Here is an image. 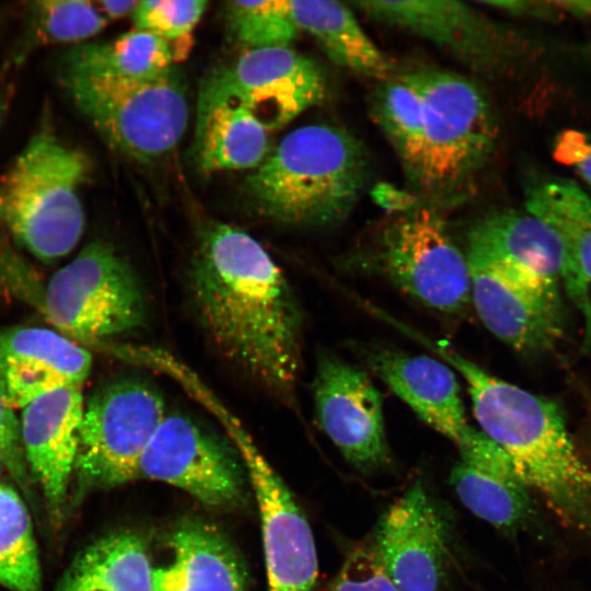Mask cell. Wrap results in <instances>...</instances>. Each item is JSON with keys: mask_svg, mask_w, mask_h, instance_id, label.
<instances>
[{"mask_svg": "<svg viewBox=\"0 0 591 591\" xmlns=\"http://www.w3.org/2000/svg\"><path fill=\"white\" fill-rule=\"evenodd\" d=\"M187 281L199 322L221 356L271 394L289 398L300 370L302 313L262 244L237 227L209 222Z\"/></svg>", "mask_w": 591, "mask_h": 591, "instance_id": "obj_1", "label": "cell"}, {"mask_svg": "<svg viewBox=\"0 0 591 591\" xmlns=\"http://www.w3.org/2000/svg\"><path fill=\"white\" fill-rule=\"evenodd\" d=\"M401 332L462 376L480 431L507 454L530 490H535L565 524L591 540V470L558 406L488 373L444 340L405 324Z\"/></svg>", "mask_w": 591, "mask_h": 591, "instance_id": "obj_2", "label": "cell"}, {"mask_svg": "<svg viewBox=\"0 0 591 591\" xmlns=\"http://www.w3.org/2000/svg\"><path fill=\"white\" fill-rule=\"evenodd\" d=\"M371 174L368 151L347 129L328 124L287 134L246 178L255 209L281 224L325 228L346 219Z\"/></svg>", "mask_w": 591, "mask_h": 591, "instance_id": "obj_3", "label": "cell"}, {"mask_svg": "<svg viewBox=\"0 0 591 591\" xmlns=\"http://www.w3.org/2000/svg\"><path fill=\"white\" fill-rule=\"evenodd\" d=\"M421 101L420 152L407 183L421 206L440 210L476 190L497 141V123L482 88L465 76L420 67L397 72Z\"/></svg>", "mask_w": 591, "mask_h": 591, "instance_id": "obj_4", "label": "cell"}, {"mask_svg": "<svg viewBox=\"0 0 591 591\" xmlns=\"http://www.w3.org/2000/svg\"><path fill=\"white\" fill-rule=\"evenodd\" d=\"M88 157L43 128L0 175V227L38 259L66 256L84 229Z\"/></svg>", "mask_w": 591, "mask_h": 591, "instance_id": "obj_5", "label": "cell"}, {"mask_svg": "<svg viewBox=\"0 0 591 591\" xmlns=\"http://www.w3.org/2000/svg\"><path fill=\"white\" fill-rule=\"evenodd\" d=\"M61 81L105 142L137 162L170 153L187 128V86L175 66L140 81L92 77H61Z\"/></svg>", "mask_w": 591, "mask_h": 591, "instance_id": "obj_6", "label": "cell"}, {"mask_svg": "<svg viewBox=\"0 0 591 591\" xmlns=\"http://www.w3.org/2000/svg\"><path fill=\"white\" fill-rule=\"evenodd\" d=\"M38 306L57 332L80 345L131 333L147 318L136 271L102 241L86 245L50 277Z\"/></svg>", "mask_w": 591, "mask_h": 591, "instance_id": "obj_7", "label": "cell"}, {"mask_svg": "<svg viewBox=\"0 0 591 591\" xmlns=\"http://www.w3.org/2000/svg\"><path fill=\"white\" fill-rule=\"evenodd\" d=\"M373 269L424 305L447 314L471 302L465 253L452 240L439 211L419 206L396 215L370 252Z\"/></svg>", "mask_w": 591, "mask_h": 591, "instance_id": "obj_8", "label": "cell"}, {"mask_svg": "<svg viewBox=\"0 0 591 591\" xmlns=\"http://www.w3.org/2000/svg\"><path fill=\"white\" fill-rule=\"evenodd\" d=\"M159 391L125 378L100 387L84 404L74 472L86 486H115L137 477L148 444L165 417Z\"/></svg>", "mask_w": 591, "mask_h": 591, "instance_id": "obj_9", "label": "cell"}, {"mask_svg": "<svg viewBox=\"0 0 591 591\" xmlns=\"http://www.w3.org/2000/svg\"><path fill=\"white\" fill-rule=\"evenodd\" d=\"M255 493L268 591H312L318 565L312 530L279 475L230 414H220Z\"/></svg>", "mask_w": 591, "mask_h": 591, "instance_id": "obj_10", "label": "cell"}, {"mask_svg": "<svg viewBox=\"0 0 591 591\" xmlns=\"http://www.w3.org/2000/svg\"><path fill=\"white\" fill-rule=\"evenodd\" d=\"M236 450L190 417L166 414L139 463V477L176 486L202 503L228 508L244 499Z\"/></svg>", "mask_w": 591, "mask_h": 591, "instance_id": "obj_11", "label": "cell"}, {"mask_svg": "<svg viewBox=\"0 0 591 591\" xmlns=\"http://www.w3.org/2000/svg\"><path fill=\"white\" fill-rule=\"evenodd\" d=\"M466 259L471 301L485 327L519 352L551 350L564 333L560 287L499 263Z\"/></svg>", "mask_w": 591, "mask_h": 591, "instance_id": "obj_12", "label": "cell"}, {"mask_svg": "<svg viewBox=\"0 0 591 591\" xmlns=\"http://www.w3.org/2000/svg\"><path fill=\"white\" fill-rule=\"evenodd\" d=\"M370 20L425 39L482 76L501 73L510 35L480 9L454 0H366L347 3Z\"/></svg>", "mask_w": 591, "mask_h": 591, "instance_id": "obj_13", "label": "cell"}, {"mask_svg": "<svg viewBox=\"0 0 591 591\" xmlns=\"http://www.w3.org/2000/svg\"><path fill=\"white\" fill-rule=\"evenodd\" d=\"M207 82L245 106L267 131L322 103L328 92L323 69L289 46L248 49Z\"/></svg>", "mask_w": 591, "mask_h": 591, "instance_id": "obj_14", "label": "cell"}, {"mask_svg": "<svg viewBox=\"0 0 591 591\" xmlns=\"http://www.w3.org/2000/svg\"><path fill=\"white\" fill-rule=\"evenodd\" d=\"M312 389L322 430L352 466L369 473L390 462L382 397L363 370L324 352Z\"/></svg>", "mask_w": 591, "mask_h": 591, "instance_id": "obj_15", "label": "cell"}, {"mask_svg": "<svg viewBox=\"0 0 591 591\" xmlns=\"http://www.w3.org/2000/svg\"><path fill=\"white\" fill-rule=\"evenodd\" d=\"M372 542L398 591L439 590L448 556V528L421 482L386 509Z\"/></svg>", "mask_w": 591, "mask_h": 591, "instance_id": "obj_16", "label": "cell"}, {"mask_svg": "<svg viewBox=\"0 0 591 591\" xmlns=\"http://www.w3.org/2000/svg\"><path fill=\"white\" fill-rule=\"evenodd\" d=\"M84 404L82 386H67L22 408L20 426L26 463L55 518L60 515L74 472Z\"/></svg>", "mask_w": 591, "mask_h": 591, "instance_id": "obj_17", "label": "cell"}, {"mask_svg": "<svg viewBox=\"0 0 591 591\" xmlns=\"http://www.w3.org/2000/svg\"><path fill=\"white\" fill-rule=\"evenodd\" d=\"M92 356L57 331L14 326L0 331V379L14 408L67 386H82Z\"/></svg>", "mask_w": 591, "mask_h": 591, "instance_id": "obj_18", "label": "cell"}, {"mask_svg": "<svg viewBox=\"0 0 591 591\" xmlns=\"http://www.w3.org/2000/svg\"><path fill=\"white\" fill-rule=\"evenodd\" d=\"M525 211L556 233L563 248L560 286L583 322L591 350V197L573 181L535 177L525 186Z\"/></svg>", "mask_w": 591, "mask_h": 591, "instance_id": "obj_19", "label": "cell"}, {"mask_svg": "<svg viewBox=\"0 0 591 591\" xmlns=\"http://www.w3.org/2000/svg\"><path fill=\"white\" fill-rule=\"evenodd\" d=\"M456 447L460 459L451 471L450 484L470 511L506 531H515L533 520L530 489L493 440L471 428Z\"/></svg>", "mask_w": 591, "mask_h": 591, "instance_id": "obj_20", "label": "cell"}, {"mask_svg": "<svg viewBox=\"0 0 591 591\" xmlns=\"http://www.w3.org/2000/svg\"><path fill=\"white\" fill-rule=\"evenodd\" d=\"M367 362L422 421L456 445L472 428L456 374L442 360L391 349H370Z\"/></svg>", "mask_w": 591, "mask_h": 591, "instance_id": "obj_21", "label": "cell"}, {"mask_svg": "<svg viewBox=\"0 0 591 591\" xmlns=\"http://www.w3.org/2000/svg\"><path fill=\"white\" fill-rule=\"evenodd\" d=\"M170 558L153 567V591H246L245 570L234 547L213 525L182 521L169 538Z\"/></svg>", "mask_w": 591, "mask_h": 591, "instance_id": "obj_22", "label": "cell"}, {"mask_svg": "<svg viewBox=\"0 0 591 591\" xmlns=\"http://www.w3.org/2000/svg\"><path fill=\"white\" fill-rule=\"evenodd\" d=\"M465 256L499 263L561 287L559 239L528 211L499 210L478 220L468 231Z\"/></svg>", "mask_w": 591, "mask_h": 591, "instance_id": "obj_23", "label": "cell"}, {"mask_svg": "<svg viewBox=\"0 0 591 591\" xmlns=\"http://www.w3.org/2000/svg\"><path fill=\"white\" fill-rule=\"evenodd\" d=\"M269 153L267 130L236 100L207 81L200 89L195 158L206 173L256 169Z\"/></svg>", "mask_w": 591, "mask_h": 591, "instance_id": "obj_24", "label": "cell"}, {"mask_svg": "<svg viewBox=\"0 0 591 591\" xmlns=\"http://www.w3.org/2000/svg\"><path fill=\"white\" fill-rule=\"evenodd\" d=\"M289 3L298 28L312 35L335 65L376 82L395 72L348 4L333 0H289Z\"/></svg>", "mask_w": 591, "mask_h": 591, "instance_id": "obj_25", "label": "cell"}, {"mask_svg": "<svg viewBox=\"0 0 591 591\" xmlns=\"http://www.w3.org/2000/svg\"><path fill=\"white\" fill-rule=\"evenodd\" d=\"M152 571L142 537L115 532L79 553L58 591H153Z\"/></svg>", "mask_w": 591, "mask_h": 591, "instance_id": "obj_26", "label": "cell"}, {"mask_svg": "<svg viewBox=\"0 0 591 591\" xmlns=\"http://www.w3.org/2000/svg\"><path fill=\"white\" fill-rule=\"evenodd\" d=\"M173 60L170 43L136 28L108 42L70 48L61 62V77L140 81L165 72Z\"/></svg>", "mask_w": 591, "mask_h": 591, "instance_id": "obj_27", "label": "cell"}, {"mask_svg": "<svg viewBox=\"0 0 591 591\" xmlns=\"http://www.w3.org/2000/svg\"><path fill=\"white\" fill-rule=\"evenodd\" d=\"M370 114L394 149L406 182L415 173L421 139L422 107L417 92L398 73L376 83Z\"/></svg>", "mask_w": 591, "mask_h": 591, "instance_id": "obj_28", "label": "cell"}, {"mask_svg": "<svg viewBox=\"0 0 591 591\" xmlns=\"http://www.w3.org/2000/svg\"><path fill=\"white\" fill-rule=\"evenodd\" d=\"M0 583L11 591H42L28 511L19 494L3 484H0Z\"/></svg>", "mask_w": 591, "mask_h": 591, "instance_id": "obj_29", "label": "cell"}, {"mask_svg": "<svg viewBox=\"0 0 591 591\" xmlns=\"http://www.w3.org/2000/svg\"><path fill=\"white\" fill-rule=\"evenodd\" d=\"M227 18L232 34L248 49L287 47L300 31L289 0L231 1Z\"/></svg>", "mask_w": 591, "mask_h": 591, "instance_id": "obj_30", "label": "cell"}, {"mask_svg": "<svg viewBox=\"0 0 591 591\" xmlns=\"http://www.w3.org/2000/svg\"><path fill=\"white\" fill-rule=\"evenodd\" d=\"M30 5L33 37L44 44H81L101 32L107 22L90 1L43 0Z\"/></svg>", "mask_w": 591, "mask_h": 591, "instance_id": "obj_31", "label": "cell"}, {"mask_svg": "<svg viewBox=\"0 0 591 591\" xmlns=\"http://www.w3.org/2000/svg\"><path fill=\"white\" fill-rule=\"evenodd\" d=\"M205 0H143L132 12L137 30L151 33L167 43H188L193 30L204 14Z\"/></svg>", "mask_w": 591, "mask_h": 591, "instance_id": "obj_32", "label": "cell"}, {"mask_svg": "<svg viewBox=\"0 0 591 591\" xmlns=\"http://www.w3.org/2000/svg\"><path fill=\"white\" fill-rule=\"evenodd\" d=\"M328 591H398L384 571L372 537L348 553Z\"/></svg>", "mask_w": 591, "mask_h": 591, "instance_id": "obj_33", "label": "cell"}, {"mask_svg": "<svg viewBox=\"0 0 591 591\" xmlns=\"http://www.w3.org/2000/svg\"><path fill=\"white\" fill-rule=\"evenodd\" d=\"M0 460L22 488H27V463L24 454L20 419L14 413L0 379Z\"/></svg>", "mask_w": 591, "mask_h": 591, "instance_id": "obj_34", "label": "cell"}, {"mask_svg": "<svg viewBox=\"0 0 591 591\" xmlns=\"http://www.w3.org/2000/svg\"><path fill=\"white\" fill-rule=\"evenodd\" d=\"M554 157L573 169L591 186V134L577 129L561 131L554 143Z\"/></svg>", "mask_w": 591, "mask_h": 591, "instance_id": "obj_35", "label": "cell"}, {"mask_svg": "<svg viewBox=\"0 0 591 591\" xmlns=\"http://www.w3.org/2000/svg\"><path fill=\"white\" fill-rule=\"evenodd\" d=\"M372 199L384 210L402 215L421 206L418 198L409 190H404L389 183H379L371 189Z\"/></svg>", "mask_w": 591, "mask_h": 591, "instance_id": "obj_36", "label": "cell"}, {"mask_svg": "<svg viewBox=\"0 0 591 591\" xmlns=\"http://www.w3.org/2000/svg\"><path fill=\"white\" fill-rule=\"evenodd\" d=\"M479 5L494 8L509 14L538 19H553L560 14L555 1H477Z\"/></svg>", "mask_w": 591, "mask_h": 591, "instance_id": "obj_37", "label": "cell"}, {"mask_svg": "<svg viewBox=\"0 0 591 591\" xmlns=\"http://www.w3.org/2000/svg\"><path fill=\"white\" fill-rule=\"evenodd\" d=\"M138 4V1L123 0V1H101L99 10L107 19L123 18L129 13H132Z\"/></svg>", "mask_w": 591, "mask_h": 591, "instance_id": "obj_38", "label": "cell"}, {"mask_svg": "<svg viewBox=\"0 0 591 591\" xmlns=\"http://www.w3.org/2000/svg\"><path fill=\"white\" fill-rule=\"evenodd\" d=\"M560 13L575 18L591 19V0H561L555 1Z\"/></svg>", "mask_w": 591, "mask_h": 591, "instance_id": "obj_39", "label": "cell"}, {"mask_svg": "<svg viewBox=\"0 0 591 591\" xmlns=\"http://www.w3.org/2000/svg\"><path fill=\"white\" fill-rule=\"evenodd\" d=\"M588 54L591 57V38H590L589 44H588Z\"/></svg>", "mask_w": 591, "mask_h": 591, "instance_id": "obj_40", "label": "cell"}, {"mask_svg": "<svg viewBox=\"0 0 591 591\" xmlns=\"http://www.w3.org/2000/svg\"><path fill=\"white\" fill-rule=\"evenodd\" d=\"M1 114H2V103H1V96H0V120H1Z\"/></svg>", "mask_w": 591, "mask_h": 591, "instance_id": "obj_41", "label": "cell"}, {"mask_svg": "<svg viewBox=\"0 0 591 591\" xmlns=\"http://www.w3.org/2000/svg\"><path fill=\"white\" fill-rule=\"evenodd\" d=\"M1 464H2V462H1V460H0V468H1Z\"/></svg>", "mask_w": 591, "mask_h": 591, "instance_id": "obj_42", "label": "cell"}]
</instances>
